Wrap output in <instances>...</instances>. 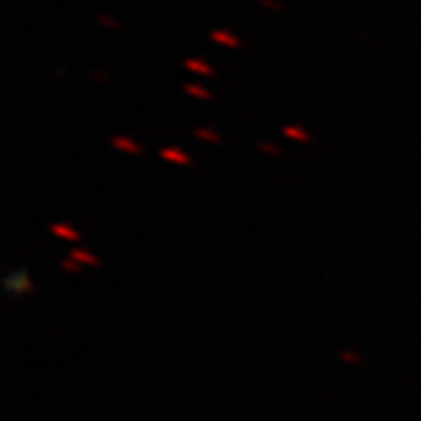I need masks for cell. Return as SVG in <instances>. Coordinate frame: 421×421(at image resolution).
I'll list each match as a JSON object with an SVG mask.
<instances>
[{"label":"cell","mask_w":421,"mask_h":421,"mask_svg":"<svg viewBox=\"0 0 421 421\" xmlns=\"http://www.w3.org/2000/svg\"><path fill=\"white\" fill-rule=\"evenodd\" d=\"M3 286H5V293H8V295H15V297L24 295L31 286L29 274H26L24 267H15V269H10L8 274H5Z\"/></svg>","instance_id":"1"},{"label":"cell","mask_w":421,"mask_h":421,"mask_svg":"<svg viewBox=\"0 0 421 421\" xmlns=\"http://www.w3.org/2000/svg\"><path fill=\"white\" fill-rule=\"evenodd\" d=\"M211 38L216 40V43H223V45H230V47H237L239 45V40L234 38L232 33H227V31H213Z\"/></svg>","instance_id":"2"},{"label":"cell","mask_w":421,"mask_h":421,"mask_svg":"<svg viewBox=\"0 0 421 421\" xmlns=\"http://www.w3.org/2000/svg\"><path fill=\"white\" fill-rule=\"evenodd\" d=\"M190 71H197V73H204V75H211V68L206 64H199V61H187L185 64Z\"/></svg>","instance_id":"3"},{"label":"cell","mask_w":421,"mask_h":421,"mask_svg":"<svg viewBox=\"0 0 421 421\" xmlns=\"http://www.w3.org/2000/svg\"><path fill=\"white\" fill-rule=\"evenodd\" d=\"M185 91L195 94V96H202V98H206V96H209V94H206V91L202 89V87H195V84H187V87H185Z\"/></svg>","instance_id":"4"},{"label":"cell","mask_w":421,"mask_h":421,"mask_svg":"<svg viewBox=\"0 0 421 421\" xmlns=\"http://www.w3.org/2000/svg\"><path fill=\"white\" fill-rule=\"evenodd\" d=\"M288 136H295V138H304V133H300L297 129H288Z\"/></svg>","instance_id":"5"}]
</instances>
